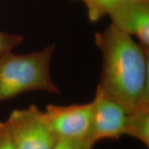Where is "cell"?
<instances>
[{
	"instance_id": "9c48e42d",
	"label": "cell",
	"mask_w": 149,
	"mask_h": 149,
	"mask_svg": "<svg viewBox=\"0 0 149 149\" xmlns=\"http://www.w3.org/2000/svg\"><path fill=\"white\" fill-rule=\"evenodd\" d=\"M23 37L20 34H11L0 31V55L12 52L13 48L20 45Z\"/></svg>"
},
{
	"instance_id": "7a4b0ae2",
	"label": "cell",
	"mask_w": 149,
	"mask_h": 149,
	"mask_svg": "<svg viewBox=\"0 0 149 149\" xmlns=\"http://www.w3.org/2000/svg\"><path fill=\"white\" fill-rule=\"evenodd\" d=\"M55 45L24 55L8 52L0 55V102L24 92L61 91L50 74Z\"/></svg>"
},
{
	"instance_id": "8992f818",
	"label": "cell",
	"mask_w": 149,
	"mask_h": 149,
	"mask_svg": "<svg viewBox=\"0 0 149 149\" xmlns=\"http://www.w3.org/2000/svg\"><path fill=\"white\" fill-rule=\"evenodd\" d=\"M109 16L121 32L136 37L149 50V0H124Z\"/></svg>"
},
{
	"instance_id": "52a82bcc",
	"label": "cell",
	"mask_w": 149,
	"mask_h": 149,
	"mask_svg": "<svg viewBox=\"0 0 149 149\" xmlns=\"http://www.w3.org/2000/svg\"><path fill=\"white\" fill-rule=\"evenodd\" d=\"M123 134L138 139L148 148L149 108H143L127 113Z\"/></svg>"
},
{
	"instance_id": "6da1fadb",
	"label": "cell",
	"mask_w": 149,
	"mask_h": 149,
	"mask_svg": "<svg viewBox=\"0 0 149 149\" xmlns=\"http://www.w3.org/2000/svg\"><path fill=\"white\" fill-rule=\"evenodd\" d=\"M95 42L103 58L98 87L127 113L149 108L148 50L113 24Z\"/></svg>"
},
{
	"instance_id": "30bf717a",
	"label": "cell",
	"mask_w": 149,
	"mask_h": 149,
	"mask_svg": "<svg viewBox=\"0 0 149 149\" xmlns=\"http://www.w3.org/2000/svg\"><path fill=\"white\" fill-rule=\"evenodd\" d=\"M93 145L86 139H60L52 149H92Z\"/></svg>"
},
{
	"instance_id": "8fae6325",
	"label": "cell",
	"mask_w": 149,
	"mask_h": 149,
	"mask_svg": "<svg viewBox=\"0 0 149 149\" xmlns=\"http://www.w3.org/2000/svg\"><path fill=\"white\" fill-rule=\"evenodd\" d=\"M0 149H16L5 122H0Z\"/></svg>"
},
{
	"instance_id": "ba28073f",
	"label": "cell",
	"mask_w": 149,
	"mask_h": 149,
	"mask_svg": "<svg viewBox=\"0 0 149 149\" xmlns=\"http://www.w3.org/2000/svg\"><path fill=\"white\" fill-rule=\"evenodd\" d=\"M87 8L89 19L97 22L105 15H109L113 9L124 0H81Z\"/></svg>"
},
{
	"instance_id": "5b68a950",
	"label": "cell",
	"mask_w": 149,
	"mask_h": 149,
	"mask_svg": "<svg viewBox=\"0 0 149 149\" xmlns=\"http://www.w3.org/2000/svg\"><path fill=\"white\" fill-rule=\"evenodd\" d=\"M91 103L66 106L48 104L44 111L58 139H85L90 128Z\"/></svg>"
},
{
	"instance_id": "277c9868",
	"label": "cell",
	"mask_w": 149,
	"mask_h": 149,
	"mask_svg": "<svg viewBox=\"0 0 149 149\" xmlns=\"http://www.w3.org/2000/svg\"><path fill=\"white\" fill-rule=\"evenodd\" d=\"M90 128L85 139L93 146L103 139H118L123 135L127 112L97 86L91 102Z\"/></svg>"
},
{
	"instance_id": "3957f363",
	"label": "cell",
	"mask_w": 149,
	"mask_h": 149,
	"mask_svg": "<svg viewBox=\"0 0 149 149\" xmlns=\"http://www.w3.org/2000/svg\"><path fill=\"white\" fill-rule=\"evenodd\" d=\"M5 123L16 149H52L58 140L44 111L34 104L13 110Z\"/></svg>"
}]
</instances>
